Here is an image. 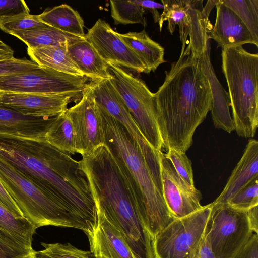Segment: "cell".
I'll use <instances>...</instances> for the list:
<instances>
[{"label": "cell", "mask_w": 258, "mask_h": 258, "mask_svg": "<svg viewBox=\"0 0 258 258\" xmlns=\"http://www.w3.org/2000/svg\"><path fill=\"white\" fill-rule=\"evenodd\" d=\"M0 157L86 221H97V207L80 161L46 140L0 136Z\"/></svg>", "instance_id": "1"}, {"label": "cell", "mask_w": 258, "mask_h": 258, "mask_svg": "<svg viewBox=\"0 0 258 258\" xmlns=\"http://www.w3.org/2000/svg\"><path fill=\"white\" fill-rule=\"evenodd\" d=\"M97 211L121 233L137 258H154L152 239L143 220L144 207L121 159L105 144L80 160Z\"/></svg>", "instance_id": "2"}, {"label": "cell", "mask_w": 258, "mask_h": 258, "mask_svg": "<svg viewBox=\"0 0 258 258\" xmlns=\"http://www.w3.org/2000/svg\"><path fill=\"white\" fill-rule=\"evenodd\" d=\"M165 74L154 93L162 148L186 152L196 128L211 111L210 83L199 58L184 51Z\"/></svg>", "instance_id": "3"}, {"label": "cell", "mask_w": 258, "mask_h": 258, "mask_svg": "<svg viewBox=\"0 0 258 258\" xmlns=\"http://www.w3.org/2000/svg\"><path fill=\"white\" fill-rule=\"evenodd\" d=\"M105 144L124 164L138 188L144 210L143 224L152 241L175 218L170 214L140 147L124 127L98 104Z\"/></svg>", "instance_id": "4"}, {"label": "cell", "mask_w": 258, "mask_h": 258, "mask_svg": "<svg viewBox=\"0 0 258 258\" xmlns=\"http://www.w3.org/2000/svg\"><path fill=\"white\" fill-rule=\"evenodd\" d=\"M221 55L235 130L252 138L258 126V54L237 46L222 48Z\"/></svg>", "instance_id": "5"}, {"label": "cell", "mask_w": 258, "mask_h": 258, "mask_svg": "<svg viewBox=\"0 0 258 258\" xmlns=\"http://www.w3.org/2000/svg\"><path fill=\"white\" fill-rule=\"evenodd\" d=\"M0 181L24 217L36 229L52 225L89 231L91 227L81 217L0 157Z\"/></svg>", "instance_id": "6"}, {"label": "cell", "mask_w": 258, "mask_h": 258, "mask_svg": "<svg viewBox=\"0 0 258 258\" xmlns=\"http://www.w3.org/2000/svg\"><path fill=\"white\" fill-rule=\"evenodd\" d=\"M217 1H208L205 7L203 0H161L164 6L158 22L160 31L167 21V29L173 34L179 28L181 51L190 52L199 58L210 48L209 34L213 27L209 16Z\"/></svg>", "instance_id": "7"}, {"label": "cell", "mask_w": 258, "mask_h": 258, "mask_svg": "<svg viewBox=\"0 0 258 258\" xmlns=\"http://www.w3.org/2000/svg\"><path fill=\"white\" fill-rule=\"evenodd\" d=\"M109 80L119 93L142 133L158 151L162 141L157 122L154 93L146 84L120 67L107 63Z\"/></svg>", "instance_id": "8"}, {"label": "cell", "mask_w": 258, "mask_h": 258, "mask_svg": "<svg viewBox=\"0 0 258 258\" xmlns=\"http://www.w3.org/2000/svg\"><path fill=\"white\" fill-rule=\"evenodd\" d=\"M212 207V203L188 215L175 218L160 231L152 241L154 258H195Z\"/></svg>", "instance_id": "9"}, {"label": "cell", "mask_w": 258, "mask_h": 258, "mask_svg": "<svg viewBox=\"0 0 258 258\" xmlns=\"http://www.w3.org/2000/svg\"><path fill=\"white\" fill-rule=\"evenodd\" d=\"M85 76H76L39 67L0 77V93L60 95L73 100L82 96L88 83Z\"/></svg>", "instance_id": "10"}, {"label": "cell", "mask_w": 258, "mask_h": 258, "mask_svg": "<svg viewBox=\"0 0 258 258\" xmlns=\"http://www.w3.org/2000/svg\"><path fill=\"white\" fill-rule=\"evenodd\" d=\"M206 233L216 258H232L253 233L247 211L215 204Z\"/></svg>", "instance_id": "11"}, {"label": "cell", "mask_w": 258, "mask_h": 258, "mask_svg": "<svg viewBox=\"0 0 258 258\" xmlns=\"http://www.w3.org/2000/svg\"><path fill=\"white\" fill-rule=\"evenodd\" d=\"M66 112L75 130L78 153L83 157L105 144L102 117L89 83L80 101Z\"/></svg>", "instance_id": "12"}, {"label": "cell", "mask_w": 258, "mask_h": 258, "mask_svg": "<svg viewBox=\"0 0 258 258\" xmlns=\"http://www.w3.org/2000/svg\"><path fill=\"white\" fill-rule=\"evenodd\" d=\"M160 163L163 196L172 216L181 218L201 209V192L183 180L162 151Z\"/></svg>", "instance_id": "13"}, {"label": "cell", "mask_w": 258, "mask_h": 258, "mask_svg": "<svg viewBox=\"0 0 258 258\" xmlns=\"http://www.w3.org/2000/svg\"><path fill=\"white\" fill-rule=\"evenodd\" d=\"M85 38L107 63L146 73V68L137 56L104 20L98 19Z\"/></svg>", "instance_id": "14"}, {"label": "cell", "mask_w": 258, "mask_h": 258, "mask_svg": "<svg viewBox=\"0 0 258 258\" xmlns=\"http://www.w3.org/2000/svg\"><path fill=\"white\" fill-rule=\"evenodd\" d=\"M72 100L60 95L0 93L1 106L37 117H55L66 113Z\"/></svg>", "instance_id": "15"}, {"label": "cell", "mask_w": 258, "mask_h": 258, "mask_svg": "<svg viewBox=\"0 0 258 258\" xmlns=\"http://www.w3.org/2000/svg\"><path fill=\"white\" fill-rule=\"evenodd\" d=\"M95 225L85 232L89 241L90 252L107 258H137L126 240L104 215L97 211Z\"/></svg>", "instance_id": "16"}, {"label": "cell", "mask_w": 258, "mask_h": 258, "mask_svg": "<svg viewBox=\"0 0 258 258\" xmlns=\"http://www.w3.org/2000/svg\"><path fill=\"white\" fill-rule=\"evenodd\" d=\"M215 23L209 34V38L215 40L222 48L252 44L258 47L256 41L239 17L221 0L215 5Z\"/></svg>", "instance_id": "17"}, {"label": "cell", "mask_w": 258, "mask_h": 258, "mask_svg": "<svg viewBox=\"0 0 258 258\" xmlns=\"http://www.w3.org/2000/svg\"><path fill=\"white\" fill-rule=\"evenodd\" d=\"M55 117L27 116L0 105V136L46 140L45 134Z\"/></svg>", "instance_id": "18"}, {"label": "cell", "mask_w": 258, "mask_h": 258, "mask_svg": "<svg viewBox=\"0 0 258 258\" xmlns=\"http://www.w3.org/2000/svg\"><path fill=\"white\" fill-rule=\"evenodd\" d=\"M256 177H258V142L250 139L224 189L213 203L226 204L244 185Z\"/></svg>", "instance_id": "19"}, {"label": "cell", "mask_w": 258, "mask_h": 258, "mask_svg": "<svg viewBox=\"0 0 258 258\" xmlns=\"http://www.w3.org/2000/svg\"><path fill=\"white\" fill-rule=\"evenodd\" d=\"M210 49L199 58L210 83L212 103L211 109L212 120L216 128L229 133L235 130L233 119L230 113V103L227 93L219 82L210 61Z\"/></svg>", "instance_id": "20"}, {"label": "cell", "mask_w": 258, "mask_h": 258, "mask_svg": "<svg viewBox=\"0 0 258 258\" xmlns=\"http://www.w3.org/2000/svg\"><path fill=\"white\" fill-rule=\"evenodd\" d=\"M67 48L70 58L91 82L110 79L107 63L85 38L70 43Z\"/></svg>", "instance_id": "21"}, {"label": "cell", "mask_w": 258, "mask_h": 258, "mask_svg": "<svg viewBox=\"0 0 258 258\" xmlns=\"http://www.w3.org/2000/svg\"><path fill=\"white\" fill-rule=\"evenodd\" d=\"M117 34L145 66L146 74L154 72L166 61L164 58V48L152 40L145 30L124 34L117 32Z\"/></svg>", "instance_id": "22"}, {"label": "cell", "mask_w": 258, "mask_h": 258, "mask_svg": "<svg viewBox=\"0 0 258 258\" xmlns=\"http://www.w3.org/2000/svg\"><path fill=\"white\" fill-rule=\"evenodd\" d=\"M67 45L45 46L28 48L31 60L41 67L76 76L84 75L69 56Z\"/></svg>", "instance_id": "23"}, {"label": "cell", "mask_w": 258, "mask_h": 258, "mask_svg": "<svg viewBox=\"0 0 258 258\" xmlns=\"http://www.w3.org/2000/svg\"><path fill=\"white\" fill-rule=\"evenodd\" d=\"M38 17L43 23L64 33L85 38L83 19L76 10L67 4L46 10Z\"/></svg>", "instance_id": "24"}, {"label": "cell", "mask_w": 258, "mask_h": 258, "mask_svg": "<svg viewBox=\"0 0 258 258\" xmlns=\"http://www.w3.org/2000/svg\"><path fill=\"white\" fill-rule=\"evenodd\" d=\"M12 35L23 41L28 48L39 46L68 45L82 38L63 33L46 25L13 33Z\"/></svg>", "instance_id": "25"}, {"label": "cell", "mask_w": 258, "mask_h": 258, "mask_svg": "<svg viewBox=\"0 0 258 258\" xmlns=\"http://www.w3.org/2000/svg\"><path fill=\"white\" fill-rule=\"evenodd\" d=\"M45 139L59 150L70 154L78 153L75 130L67 112L55 118L45 134Z\"/></svg>", "instance_id": "26"}, {"label": "cell", "mask_w": 258, "mask_h": 258, "mask_svg": "<svg viewBox=\"0 0 258 258\" xmlns=\"http://www.w3.org/2000/svg\"><path fill=\"white\" fill-rule=\"evenodd\" d=\"M35 227L25 218L16 217L0 204V230L6 232L19 240L30 249Z\"/></svg>", "instance_id": "27"}, {"label": "cell", "mask_w": 258, "mask_h": 258, "mask_svg": "<svg viewBox=\"0 0 258 258\" xmlns=\"http://www.w3.org/2000/svg\"><path fill=\"white\" fill-rule=\"evenodd\" d=\"M111 16L114 24H141L146 26V10L134 1H110Z\"/></svg>", "instance_id": "28"}, {"label": "cell", "mask_w": 258, "mask_h": 258, "mask_svg": "<svg viewBox=\"0 0 258 258\" xmlns=\"http://www.w3.org/2000/svg\"><path fill=\"white\" fill-rule=\"evenodd\" d=\"M242 21L258 41V0H221Z\"/></svg>", "instance_id": "29"}, {"label": "cell", "mask_w": 258, "mask_h": 258, "mask_svg": "<svg viewBox=\"0 0 258 258\" xmlns=\"http://www.w3.org/2000/svg\"><path fill=\"white\" fill-rule=\"evenodd\" d=\"M44 249L34 251L35 258H94L90 251L79 249L71 244L41 243Z\"/></svg>", "instance_id": "30"}, {"label": "cell", "mask_w": 258, "mask_h": 258, "mask_svg": "<svg viewBox=\"0 0 258 258\" xmlns=\"http://www.w3.org/2000/svg\"><path fill=\"white\" fill-rule=\"evenodd\" d=\"M47 25L42 22L38 15L21 14L10 17L0 18V29L6 33L30 30Z\"/></svg>", "instance_id": "31"}, {"label": "cell", "mask_w": 258, "mask_h": 258, "mask_svg": "<svg viewBox=\"0 0 258 258\" xmlns=\"http://www.w3.org/2000/svg\"><path fill=\"white\" fill-rule=\"evenodd\" d=\"M226 204L245 211L258 206V177L244 185Z\"/></svg>", "instance_id": "32"}, {"label": "cell", "mask_w": 258, "mask_h": 258, "mask_svg": "<svg viewBox=\"0 0 258 258\" xmlns=\"http://www.w3.org/2000/svg\"><path fill=\"white\" fill-rule=\"evenodd\" d=\"M34 251L10 234L0 230V258H24Z\"/></svg>", "instance_id": "33"}, {"label": "cell", "mask_w": 258, "mask_h": 258, "mask_svg": "<svg viewBox=\"0 0 258 258\" xmlns=\"http://www.w3.org/2000/svg\"><path fill=\"white\" fill-rule=\"evenodd\" d=\"M165 155L183 180L190 186L195 187L191 162L185 152L169 148Z\"/></svg>", "instance_id": "34"}, {"label": "cell", "mask_w": 258, "mask_h": 258, "mask_svg": "<svg viewBox=\"0 0 258 258\" xmlns=\"http://www.w3.org/2000/svg\"><path fill=\"white\" fill-rule=\"evenodd\" d=\"M41 67L32 60L26 58L13 57L0 61V77L10 74L25 72Z\"/></svg>", "instance_id": "35"}, {"label": "cell", "mask_w": 258, "mask_h": 258, "mask_svg": "<svg viewBox=\"0 0 258 258\" xmlns=\"http://www.w3.org/2000/svg\"><path fill=\"white\" fill-rule=\"evenodd\" d=\"M30 10L23 0H0V18L29 14Z\"/></svg>", "instance_id": "36"}, {"label": "cell", "mask_w": 258, "mask_h": 258, "mask_svg": "<svg viewBox=\"0 0 258 258\" xmlns=\"http://www.w3.org/2000/svg\"><path fill=\"white\" fill-rule=\"evenodd\" d=\"M232 258H258V235L253 233Z\"/></svg>", "instance_id": "37"}, {"label": "cell", "mask_w": 258, "mask_h": 258, "mask_svg": "<svg viewBox=\"0 0 258 258\" xmlns=\"http://www.w3.org/2000/svg\"><path fill=\"white\" fill-rule=\"evenodd\" d=\"M0 204L16 217L25 218L22 212L0 181Z\"/></svg>", "instance_id": "38"}, {"label": "cell", "mask_w": 258, "mask_h": 258, "mask_svg": "<svg viewBox=\"0 0 258 258\" xmlns=\"http://www.w3.org/2000/svg\"><path fill=\"white\" fill-rule=\"evenodd\" d=\"M136 1L139 5L143 7L146 11L148 10L151 13L155 23H158L161 14L159 13L158 10H163L164 6L162 4L151 1L136 0Z\"/></svg>", "instance_id": "39"}, {"label": "cell", "mask_w": 258, "mask_h": 258, "mask_svg": "<svg viewBox=\"0 0 258 258\" xmlns=\"http://www.w3.org/2000/svg\"><path fill=\"white\" fill-rule=\"evenodd\" d=\"M195 258H216L205 232V235L197 251Z\"/></svg>", "instance_id": "40"}, {"label": "cell", "mask_w": 258, "mask_h": 258, "mask_svg": "<svg viewBox=\"0 0 258 258\" xmlns=\"http://www.w3.org/2000/svg\"><path fill=\"white\" fill-rule=\"evenodd\" d=\"M250 227L253 233H258V206H254L247 211Z\"/></svg>", "instance_id": "41"}, {"label": "cell", "mask_w": 258, "mask_h": 258, "mask_svg": "<svg viewBox=\"0 0 258 258\" xmlns=\"http://www.w3.org/2000/svg\"><path fill=\"white\" fill-rule=\"evenodd\" d=\"M14 57V50L0 39V61L8 60Z\"/></svg>", "instance_id": "42"}, {"label": "cell", "mask_w": 258, "mask_h": 258, "mask_svg": "<svg viewBox=\"0 0 258 258\" xmlns=\"http://www.w3.org/2000/svg\"><path fill=\"white\" fill-rule=\"evenodd\" d=\"M93 256L94 258H107L105 256L100 254H93Z\"/></svg>", "instance_id": "43"}, {"label": "cell", "mask_w": 258, "mask_h": 258, "mask_svg": "<svg viewBox=\"0 0 258 258\" xmlns=\"http://www.w3.org/2000/svg\"><path fill=\"white\" fill-rule=\"evenodd\" d=\"M24 258H35L33 254V253L29 255H27L26 256V257H24Z\"/></svg>", "instance_id": "44"}]
</instances>
